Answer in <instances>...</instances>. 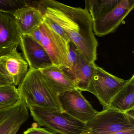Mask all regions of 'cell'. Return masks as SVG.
<instances>
[{
	"label": "cell",
	"mask_w": 134,
	"mask_h": 134,
	"mask_svg": "<svg viewBox=\"0 0 134 134\" xmlns=\"http://www.w3.org/2000/svg\"><path fill=\"white\" fill-rule=\"evenodd\" d=\"M37 8L64 30L78 51L89 63L97 59L98 42L92 21L86 9L64 4L55 0L38 1Z\"/></svg>",
	"instance_id": "cell-1"
},
{
	"label": "cell",
	"mask_w": 134,
	"mask_h": 134,
	"mask_svg": "<svg viewBox=\"0 0 134 134\" xmlns=\"http://www.w3.org/2000/svg\"><path fill=\"white\" fill-rule=\"evenodd\" d=\"M94 34L102 37L116 30L133 10L134 0H86Z\"/></svg>",
	"instance_id": "cell-2"
},
{
	"label": "cell",
	"mask_w": 134,
	"mask_h": 134,
	"mask_svg": "<svg viewBox=\"0 0 134 134\" xmlns=\"http://www.w3.org/2000/svg\"><path fill=\"white\" fill-rule=\"evenodd\" d=\"M18 89L27 108L42 107L62 111L58 96L48 86L40 70L29 69Z\"/></svg>",
	"instance_id": "cell-3"
},
{
	"label": "cell",
	"mask_w": 134,
	"mask_h": 134,
	"mask_svg": "<svg viewBox=\"0 0 134 134\" xmlns=\"http://www.w3.org/2000/svg\"><path fill=\"white\" fill-rule=\"evenodd\" d=\"M30 114L40 126L55 134H83L85 124L63 111L47 108L32 107Z\"/></svg>",
	"instance_id": "cell-4"
},
{
	"label": "cell",
	"mask_w": 134,
	"mask_h": 134,
	"mask_svg": "<svg viewBox=\"0 0 134 134\" xmlns=\"http://www.w3.org/2000/svg\"><path fill=\"white\" fill-rule=\"evenodd\" d=\"M131 112L123 113L109 108L98 111L85 124L83 134H109L134 127V113Z\"/></svg>",
	"instance_id": "cell-5"
},
{
	"label": "cell",
	"mask_w": 134,
	"mask_h": 134,
	"mask_svg": "<svg viewBox=\"0 0 134 134\" xmlns=\"http://www.w3.org/2000/svg\"><path fill=\"white\" fill-rule=\"evenodd\" d=\"M127 80L114 76L96 64L93 74L85 91L93 94L106 109L117 92Z\"/></svg>",
	"instance_id": "cell-6"
},
{
	"label": "cell",
	"mask_w": 134,
	"mask_h": 134,
	"mask_svg": "<svg viewBox=\"0 0 134 134\" xmlns=\"http://www.w3.org/2000/svg\"><path fill=\"white\" fill-rule=\"evenodd\" d=\"M40 28L42 37L39 43L47 53L52 65L63 69H68L70 42L59 36L43 21Z\"/></svg>",
	"instance_id": "cell-7"
},
{
	"label": "cell",
	"mask_w": 134,
	"mask_h": 134,
	"mask_svg": "<svg viewBox=\"0 0 134 134\" xmlns=\"http://www.w3.org/2000/svg\"><path fill=\"white\" fill-rule=\"evenodd\" d=\"M58 98L63 111L85 124L98 112L85 98L82 91L76 88L60 94Z\"/></svg>",
	"instance_id": "cell-8"
},
{
	"label": "cell",
	"mask_w": 134,
	"mask_h": 134,
	"mask_svg": "<svg viewBox=\"0 0 134 134\" xmlns=\"http://www.w3.org/2000/svg\"><path fill=\"white\" fill-rule=\"evenodd\" d=\"M29 65L17 48L0 56V73L18 86L29 71Z\"/></svg>",
	"instance_id": "cell-9"
},
{
	"label": "cell",
	"mask_w": 134,
	"mask_h": 134,
	"mask_svg": "<svg viewBox=\"0 0 134 134\" xmlns=\"http://www.w3.org/2000/svg\"><path fill=\"white\" fill-rule=\"evenodd\" d=\"M19 46L30 69L40 70L52 65L44 48L30 35L22 36Z\"/></svg>",
	"instance_id": "cell-10"
},
{
	"label": "cell",
	"mask_w": 134,
	"mask_h": 134,
	"mask_svg": "<svg viewBox=\"0 0 134 134\" xmlns=\"http://www.w3.org/2000/svg\"><path fill=\"white\" fill-rule=\"evenodd\" d=\"M29 117L28 109L21 99L14 105L0 109V134H16Z\"/></svg>",
	"instance_id": "cell-11"
},
{
	"label": "cell",
	"mask_w": 134,
	"mask_h": 134,
	"mask_svg": "<svg viewBox=\"0 0 134 134\" xmlns=\"http://www.w3.org/2000/svg\"><path fill=\"white\" fill-rule=\"evenodd\" d=\"M21 37L13 15L0 12V56L18 48Z\"/></svg>",
	"instance_id": "cell-12"
},
{
	"label": "cell",
	"mask_w": 134,
	"mask_h": 134,
	"mask_svg": "<svg viewBox=\"0 0 134 134\" xmlns=\"http://www.w3.org/2000/svg\"><path fill=\"white\" fill-rule=\"evenodd\" d=\"M40 71L48 86L58 96L67 91L76 88L73 81L60 67L52 65Z\"/></svg>",
	"instance_id": "cell-13"
},
{
	"label": "cell",
	"mask_w": 134,
	"mask_h": 134,
	"mask_svg": "<svg viewBox=\"0 0 134 134\" xmlns=\"http://www.w3.org/2000/svg\"><path fill=\"white\" fill-rule=\"evenodd\" d=\"M12 15L21 36L29 35L43 21V16L40 10L31 6L18 9Z\"/></svg>",
	"instance_id": "cell-14"
},
{
	"label": "cell",
	"mask_w": 134,
	"mask_h": 134,
	"mask_svg": "<svg viewBox=\"0 0 134 134\" xmlns=\"http://www.w3.org/2000/svg\"><path fill=\"white\" fill-rule=\"evenodd\" d=\"M95 63H88L78 52L77 61L70 69H63L66 74L73 81L76 88L85 91L93 74Z\"/></svg>",
	"instance_id": "cell-15"
},
{
	"label": "cell",
	"mask_w": 134,
	"mask_h": 134,
	"mask_svg": "<svg viewBox=\"0 0 134 134\" xmlns=\"http://www.w3.org/2000/svg\"><path fill=\"white\" fill-rule=\"evenodd\" d=\"M106 108L124 113L134 111V74L117 92Z\"/></svg>",
	"instance_id": "cell-16"
},
{
	"label": "cell",
	"mask_w": 134,
	"mask_h": 134,
	"mask_svg": "<svg viewBox=\"0 0 134 134\" xmlns=\"http://www.w3.org/2000/svg\"><path fill=\"white\" fill-rule=\"evenodd\" d=\"M20 99L18 88L14 85L0 87V109L14 105Z\"/></svg>",
	"instance_id": "cell-17"
},
{
	"label": "cell",
	"mask_w": 134,
	"mask_h": 134,
	"mask_svg": "<svg viewBox=\"0 0 134 134\" xmlns=\"http://www.w3.org/2000/svg\"><path fill=\"white\" fill-rule=\"evenodd\" d=\"M27 6L26 0H0V12L13 14L15 11Z\"/></svg>",
	"instance_id": "cell-18"
},
{
	"label": "cell",
	"mask_w": 134,
	"mask_h": 134,
	"mask_svg": "<svg viewBox=\"0 0 134 134\" xmlns=\"http://www.w3.org/2000/svg\"><path fill=\"white\" fill-rule=\"evenodd\" d=\"M43 22L51 28L55 33L64 39L68 43L70 42L69 37L64 30L59 25L50 19L44 17Z\"/></svg>",
	"instance_id": "cell-19"
},
{
	"label": "cell",
	"mask_w": 134,
	"mask_h": 134,
	"mask_svg": "<svg viewBox=\"0 0 134 134\" xmlns=\"http://www.w3.org/2000/svg\"><path fill=\"white\" fill-rule=\"evenodd\" d=\"M78 52L79 51L74 44L70 41L69 43V49L68 56L69 67L68 69H71L75 65L77 61Z\"/></svg>",
	"instance_id": "cell-20"
},
{
	"label": "cell",
	"mask_w": 134,
	"mask_h": 134,
	"mask_svg": "<svg viewBox=\"0 0 134 134\" xmlns=\"http://www.w3.org/2000/svg\"><path fill=\"white\" fill-rule=\"evenodd\" d=\"M23 134H55L45 128L32 126L24 132Z\"/></svg>",
	"instance_id": "cell-21"
},
{
	"label": "cell",
	"mask_w": 134,
	"mask_h": 134,
	"mask_svg": "<svg viewBox=\"0 0 134 134\" xmlns=\"http://www.w3.org/2000/svg\"><path fill=\"white\" fill-rule=\"evenodd\" d=\"M14 85L12 81L0 73V87L4 85Z\"/></svg>",
	"instance_id": "cell-22"
},
{
	"label": "cell",
	"mask_w": 134,
	"mask_h": 134,
	"mask_svg": "<svg viewBox=\"0 0 134 134\" xmlns=\"http://www.w3.org/2000/svg\"><path fill=\"white\" fill-rule=\"evenodd\" d=\"M107 134H134V127L124 131Z\"/></svg>",
	"instance_id": "cell-23"
}]
</instances>
